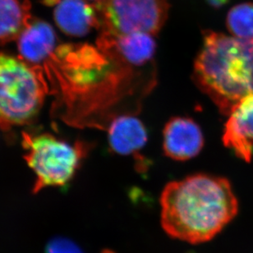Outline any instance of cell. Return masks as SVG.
<instances>
[{
    "label": "cell",
    "mask_w": 253,
    "mask_h": 253,
    "mask_svg": "<svg viewBox=\"0 0 253 253\" xmlns=\"http://www.w3.org/2000/svg\"><path fill=\"white\" fill-rule=\"evenodd\" d=\"M161 207L166 234L192 244L214 239L239 211L228 179L202 173L168 183L161 193Z\"/></svg>",
    "instance_id": "cell-1"
},
{
    "label": "cell",
    "mask_w": 253,
    "mask_h": 253,
    "mask_svg": "<svg viewBox=\"0 0 253 253\" xmlns=\"http://www.w3.org/2000/svg\"><path fill=\"white\" fill-rule=\"evenodd\" d=\"M193 79L228 116L242 100L253 95V39L205 32Z\"/></svg>",
    "instance_id": "cell-2"
},
{
    "label": "cell",
    "mask_w": 253,
    "mask_h": 253,
    "mask_svg": "<svg viewBox=\"0 0 253 253\" xmlns=\"http://www.w3.org/2000/svg\"><path fill=\"white\" fill-rule=\"evenodd\" d=\"M48 90L42 72L0 53V126L27 125L42 109Z\"/></svg>",
    "instance_id": "cell-3"
},
{
    "label": "cell",
    "mask_w": 253,
    "mask_h": 253,
    "mask_svg": "<svg viewBox=\"0 0 253 253\" xmlns=\"http://www.w3.org/2000/svg\"><path fill=\"white\" fill-rule=\"evenodd\" d=\"M25 161L37 176L33 192L63 187L73 178L85 153L83 144L73 146L49 133H22Z\"/></svg>",
    "instance_id": "cell-4"
},
{
    "label": "cell",
    "mask_w": 253,
    "mask_h": 253,
    "mask_svg": "<svg viewBox=\"0 0 253 253\" xmlns=\"http://www.w3.org/2000/svg\"><path fill=\"white\" fill-rule=\"evenodd\" d=\"M95 7L101 34H158L168 17V0H101Z\"/></svg>",
    "instance_id": "cell-5"
},
{
    "label": "cell",
    "mask_w": 253,
    "mask_h": 253,
    "mask_svg": "<svg viewBox=\"0 0 253 253\" xmlns=\"http://www.w3.org/2000/svg\"><path fill=\"white\" fill-rule=\"evenodd\" d=\"M98 49L113 61L141 67L153 59L156 53L154 36L133 33L120 37L101 34L97 42Z\"/></svg>",
    "instance_id": "cell-6"
},
{
    "label": "cell",
    "mask_w": 253,
    "mask_h": 253,
    "mask_svg": "<svg viewBox=\"0 0 253 253\" xmlns=\"http://www.w3.org/2000/svg\"><path fill=\"white\" fill-rule=\"evenodd\" d=\"M203 146L204 137L202 130L191 119L173 118L164 129L163 149L169 158L188 161L197 156Z\"/></svg>",
    "instance_id": "cell-7"
},
{
    "label": "cell",
    "mask_w": 253,
    "mask_h": 253,
    "mask_svg": "<svg viewBox=\"0 0 253 253\" xmlns=\"http://www.w3.org/2000/svg\"><path fill=\"white\" fill-rule=\"evenodd\" d=\"M224 126V146L239 158L250 162L253 155V95L242 100L228 115Z\"/></svg>",
    "instance_id": "cell-8"
},
{
    "label": "cell",
    "mask_w": 253,
    "mask_h": 253,
    "mask_svg": "<svg viewBox=\"0 0 253 253\" xmlns=\"http://www.w3.org/2000/svg\"><path fill=\"white\" fill-rule=\"evenodd\" d=\"M54 5V20L66 35L84 37L93 28H100L96 7L85 0H58Z\"/></svg>",
    "instance_id": "cell-9"
},
{
    "label": "cell",
    "mask_w": 253,
    "mask_h": 253,
    "mask_svg": "<svg viewBox=\"0 0 253 253\" xmlns=\"http://www.w3.org/2000/svg\"><path fill=\"white\" fill-rule=\"evenodd\" d=\"M55 44L54 29L43 21H30L17 42L21 59L34 65L46 60L53 54Z\"/></svg>",
    "instance_id": "cell-10"
},
{
    "label": "cell",
    "mask_w": 253,
    "mask_h": 253,
    "mask_svg": "<svg viewBox=\"0 0 253 253\" xmlns=\"http://www.w3.org/2000/svg\"><path fill=\"white\" fill-rule=\"evenodd\" d=\"M110 148L115 153L131 156L138 153L147 142V131L141 120L132 115H121L108 129Z\"/></svg>",
    "instance_id": "cell-11"
},
{
    "label": "cell",
    "mask_w": 253,
    "mask_h": 253,
    "mask_svg": "<svg viewBox=\"0 0 253 253\" xmlns=\"http://www.w3.org/2000/svg\"><path fill=\"white\" fill-rule=\"evenodd\" d=\"M28 2L0 0V44L18 39L31 21Z\"/></svg>",
    "instance_id": "cell-12"
},
{
    "label": "cell",
    "mask_w": 253,
    "mask_h": 253,
    "mask_svg": "<svg viewBox=\"0 0 253 253\" xmlns=\"http://www.w3.org/2000/svg\"><path fill=\"white\" fill-rule=\"evenodd\" d=\"M226 25L232 36L253 39V2H244L228 12Z\"/></svg>",
    "instance_id": "cell-13"
},
{
    "label": "cell",
    "mask_w": 253,
    "mask_h": 253,
    "mask_svg": "<svg viewBox=\"0 0 253 253\" xmlns=\"http://www.w3.org/2000/svg\"><path fill=\"white\" fill-rule=\"evenodd\" d=\"M46 253H83L82 249L70 239L54 238L49 242Z\"/></svg>",
    "instance_id": "cell-14"
},
{
    "label": "cell",
    "mask_w": 253,
    "mask_h": 253,
    "mask_svg": "<svg viewBox=\"0 0 253 253\" xmlns=\"http://www.w3.org/2000/svg\"><path fill=\"white\" fill-rule=\"evenodd\" d=\"M229 0H207L208 3L211 5L212 7H219L229 2Z\"/></svg>",
    "instance_id": "cell-15"
},
{
    "label": "cell",
    "mask_w": 253,
    "mask_h": 253,
    "mask_svg": "<svg viewBox=\"0 0 253 253\" xmlns=\"http://www.w3.org/2000/svg\"><path fill=\"white\" fill-rule=\"evenodd\" d=\"M100 253H116L115 252L112 251V250H110V249H105V250H103L102 252Z\"/></svg>",
    "instance_id": "cell-16"
},
{
    "label": "cell",
    "mask_w": 253,
    "mask_h": 253,
    "mask_svg": "<svg viewBox=\"0 0 253 253\" xmlns=\"http://www.w3.org/2000/svg\"><path fill=\"white\" fill-rule=\"evenodd\" d=\"M89 1H95V2H100V1H101V0H89Z\"/></svg>",
    "instance_id": "cell-17"
}]
</instances>
